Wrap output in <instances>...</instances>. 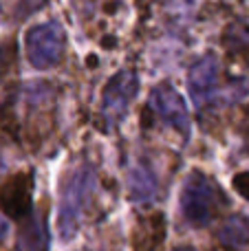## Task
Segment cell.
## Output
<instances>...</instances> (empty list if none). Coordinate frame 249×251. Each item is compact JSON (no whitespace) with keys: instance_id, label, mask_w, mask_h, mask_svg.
Listing matches in <instances>:
<instances>
[{"instance_id":"obj_2","label":"cell","mask_w":249,"mask_h":251,"mask_svg":"<svg viewBox=\"0 0 249 251\" xmlns=\"http://www.w3.org/2000/svg\"><path fill=\"white\" fill-rule=\"evenodd\" d=\"M221 203V194L216 185L203 172H192L181 190V214L194 227H205L214 218L216 207Z\"/></svg>"},{"instance_id":"obj_3","label":"cell","mask_w":249,"mask_h":251,"mask_svg":"<svg viewBox=\"0 0 249 251\" xmlns=\"http://www.w3.org/2000/svg\"><path fill=\"white\" fill-rule=\"evenodd\" d=\"M25 51L33 69H51L60 62L64 51V29L57 22H42L31 26L25 38Z\"/></svg>"},{"instance_id":"obj_4","label":"cell","mask_w":249,"mask_h":251,"mask_svg":"<svg viewBox=\"0 0 249 251\" xmlns=\"http://www.w3.org/2000/svg\"><path fill=\"white\" fill-rule=\"evenodd\" d=\"M137 88H139V79L132 71H119L115 77H110L101 95V115L110 126L122 122L130 101L135 100Z\"/></svg>"},{"instance_id":"obj_9","label":"cell","mask_w":249,"mask_h":251,"mask_svg":"<svg viewBox=\"0 0 249 251\" xmlns=\"http://www.w3.org/2000/svg\"><path fill=\"white\" fill-rule=\"evenodd\" d=\"M154 190H157L154 178L146 168H139L130 174V192L137 201H148L154 194Z\"/></svg>"},{"instance_id":"obj_14","label":"cell","mask_w":249,"mask_h":251,"mask_svg":"<svg viewBox=\"0 0 249 251\" xmlns=\"http://www.w3.org/2000/svg\"><path fill=\"white\" fill-rule=\"evenodd\" d=\"M4 168V159H2V152H0V170Z\"/></svg>"},{"instance_id":"obj_11","label":"cell","mask_w":249,"mask_h":251,"mask_svg":"<svg viewBox=\"0 0 249 251\" xmlns=\"http://www.w3.org/2000/svg\"><path fill=\"white\" fill-rule=\"evenodd\" d=\"M44 2H47V0H25V13H29V11H33V9L42 7Z\"/></svg>"},{"instance_id":"obj_5","label":"cell","mask_w":249,"mask_h":251,"mask_svg":"<svg viewBox=\"0 0 249 251\" xmlns=\"http://www.w3.org/2000/svg\"><path fill=\"white\" fill-rule=\"evenodd\" d=\"M150 108L154 110L159 119L166 126L174 128L183 137L190 134V115L185 108L181 95L170 86V84H159L150 93Z\"/></svg>"},{"instance_id":"obj_10","label":"cell","mask_w":249,"mask_h":251,"mask_svg":"<svg viewBox=\"0 0 249 251\" xmlns=\"http://www.w3.org/2000/svg\"><path fill=\"white\" fill-rule=\"evenodd\" d=\"M234 185H236V190L241 192L243 196H247L249 199V174H241V176H236V183H234Z\"/></svg>"},{"instance_id":"obj_13","label":"cell","mask_w":249,"mask_h":251,"mask_svg":"<svg viewBox=\"0 0 249 251\" xmlns=\"http://www.w3.org/2000/svg\"><path fill=\"white\" fill-rule=\"evenodd\" d=\"M4 71V57H2V53H0V73Z\"/></svg>"},{"instance_id":"obj_6","label":"cell","mask_w":249,"mask_h":251,"mask_svg":"<svg viewBox=\"0 0 249 251\" xmlns=\"http://www.w3.org/2000/svg\"><path fill=\"white\" fill-rule=\"evenodd\" d=\"M216 79H219V66L216 60L212 55H203L201 60H197L190 69L188 75V88L192 101L203 108L205 104H210L214 100V91H216Z\"/></svg>"},{"instance_id":"obj_12","label":"cell","mask_w":249,"mask_h":251,"mask_svg":"<svg viewBox=\"0 0 249 251\" xmlns=\"http://www.w3.org/2000/svg\"><path fill=\"white\" fill-rule=\"evenodd\" d=\"M7 231H9L7 218H2V216H0V243H2V240H4V236H7Z\"/></svg>"},{"instance_id":"obj_7","label":"cell","mask_w":249,"mask_h":251,"mask_svg":"<svg viewBox=\"0 0 249 251\" xmlns=\"http://www.w3.org/2000/svg\"><path fill=\"white\" fill-rule=\"evenodd\" d=\"M47 234L40 218L29 216L22 221L20 234H18V251H44Z\"/></svg>"},{"instance_id":"obj_8","label":"cell","mask_w":249,"mask_h":251,"mask_svg":"<svg viewBox=\"0 0 249 251\" xmlns=\"http://www.w3.org/2000/svg\"><path fill=\"white\" fill-rule=\"evenodd\" d=\"M221 243L229 249H241L249 245V221L243 216H234L221 227Z\"/></svg>"},{"instance_id":"obj_1","label":"cell","mask_w":249,"mask_h":251,"mask_svg":"<svg viewBox=\"0 0 249 251\" xmlns=\"http://www.w3.org/2000/svg\"><path fill=\"white\" fill-rule=\"evenodd\" d=\"M95 187V170L88 163L77 165L66 174L60 185V203H57V234L60 240H71L82 221L84 207Z\"/></svg>"}]
</instances>
